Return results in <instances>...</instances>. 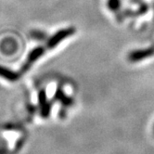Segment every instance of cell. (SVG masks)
Listing matches in <instances>:
<instances>
[{"instance_id":"cell-8","label":"cell","mask_w":154,"mask_h":154,"mask_svg":"<svg viewBox=\"0 0 154 154\" xmlns=\"http://www.w3.org/2000/svg\"><path fill=\"white\" fill-rule=\"evenodd\" d=\"M6 152H5V150H3V149H0V154H5Z\"/></svg>"},{"instance_id":"cell-6","label":"cell","mask_w":154,"mask_h":154,"mask_svg":"<svg viewBox=\"0 0 154 154\" xmlns=\"http://www.w3.org/2000/svg\"><path fill=\"white\" fill-rule=\"evenodd\" d=\"M0 76L3 77V78H5L6 80L14 82V81L19 79L20 74L13 72V71L8 70V68H5V67H2V66H0Z\"/></svg>"},{"instance_id":"cell-5","label":"cell","mask_w":154,"mask_h":154,"mask_svg":"<svg viewBox=\"0 0 154 154\" xmlns=\"http://www.w3.org/2000/svg\"><path fill=\"white\" fill-rule=\"evenodd\" d=\"M55 100L60 101L64 107H70L73 104L72 98L66 96L61 89H58L56 91V94H55Z\"/></svg>"},{"instance_id":"cell-7","label":"cell","mask_w":154,"mask_h":154,"mask_svg":"<svg viewBox=\"0 0 154 154\" xmlns=\"http://www.w3.org/2000/svg\"><path fill=\"white\" fill-rule=\"evenodd\" d=\"M121 7L120 0H108V8L113 12H118Z\"/></svg>"},{"instance_id":"cell-3","label":"cell","mask_w":154,"mask_h":154,"mask_svg":"<svg viewBox=\"0 0 154 154\" xmlns=\"http://www.w3.org/2000/svg\"><path fill=\"white\" fill-rule=\"evenodd\" d=\"M38 101L40 106V114L43 118H48L50 115L51 103L48 101L47 94L45 90H41L38 95Z\"/></svg>"},{"instance_id":"cell-2","label":"cell","mask_w":154,"mask_h":154,"mask_svg":"<svg viewBox=\"0 0 154 154\" xmlns=\"http://www.w3.org/2000/svg\"><path fill=\"white\" fill-rule=\"evenodd\" d=\"M154 55V48H143V49H137L135 51H132L128 55V60L130 62H137L144 59L149 58Z\"/></svg>"},{"instance_id":"cell-4","label":"cell","mask_w":154,"mask_h":154,"mask_svg":"<svg viewBox=\"0 0 154 154\" xmlns=\"http://www.w3.org/2000/svg\"><path fill=\"white\" fill-rule=\"evenodd\" d=\"M44 53H45V48H44L43 47H39V48H36L35 49H32L31 51V53L29 54V56H28V58L26 60V62L23 66L21 72H24L28 71L31 66L34 64L41 56H43Z\"/></svg>"},{"instance_id":"cell-1","label":"cell","mask_w":154,"mask_h":154,"mask_svg":"<svg viewBox=\"0 0 154 154\" xmlns=\"http://www.w3.org/2000/svg\"><path fill=\"white\" fill-rule=\"evenodd\" d=\"M75 32V29L72 27L70 28H66V29H62L60 31H59L58 32H56L55 35H53L48 41L47 43V48H53L57 45L63 41L64 39H66L67 37L72 35Z\"/></svg>"}]
</instances>
